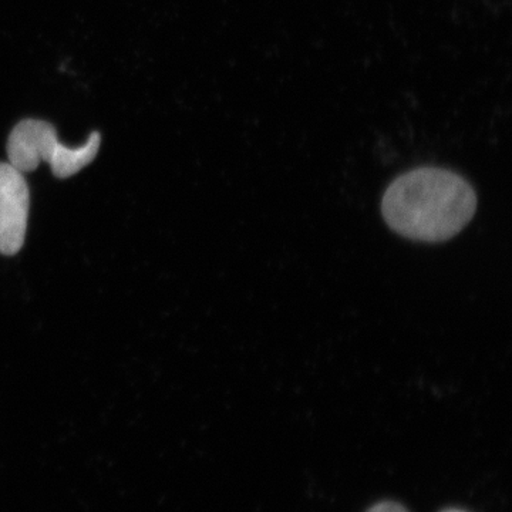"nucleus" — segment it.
<instances>
[{"instance_id": "1", "label": "nucleus", "mask_w": 512, "mask_h": 512, "mask_svg": "<svg viewBox=\"0 0 512 512\" xmlns=\"http://www.w3.org/2000/svg\"><path fill=\"white\" fill-rule=\"evenodd\" d=\"M477 210V195L467 180L443 168H416L400 175L384 192L382 214L404 238L443 242L456 237Z\"/></svg>"}, {"instance_id": "2", "label": "nucleus", "mask_w": 512, "mask_h": 512, "mask_svg": "<svg viewBox=\"0 0 512 512\" xmlns=\"http://www.w3.org/2000/svg\"><path fill=\"white\" fill-rule=\"evenodd\" d=\"M101 137L90 134L82 147L63 146L56 128L43 120L26 119L13 128L8 140L9 164L20 173H30L42 161L49 163L53 175L64 180L82 171L99 154Z\"/></svg>"}, {"instance_id": "3", "label": "nucleus", "mask_w": 512, "mask_h": 512, "mask_svg": "<svg viewBox=\"0 0 512 512\" xmlns=\"http://www.w3.org/2000/svg\"><path fill=\"white\" fill-rule=\"evenodd\" d=\"M30 192L23 173L0 163V254H18L28 229Z\"/></svg>"}, {"instance_id": "4", "label": "nucleus", "mask_w": 512, "mask_h": 512, "mask_svg": "<svg viewBox=\"0 0 512 512\" xmlns=\"http://www.w3.org/2000/svg\"><path fill=\"white\" fill-rule=\"evenodd\" d=\"M367 512H409L403 505L393 503V501H383V503H379L373 505Z\"/></svg>"}, {"instance_id": "5", "label": "nucleus", "mask_w": 512, "mask_h": 512, "mask_svg": "<svg viewBox=\"0 0 512 512\" xmlns=\"http://www.w3.org/2000/svg\"><path fill=\"white\" fill-rule=\"evenodd\" d=\"M441 512H466V511L457 510V508H448V510H444V511H441Z\"/></svg>"}]
</instances>
